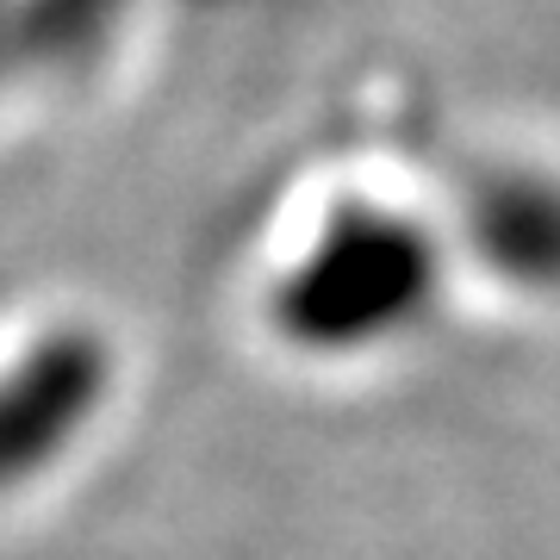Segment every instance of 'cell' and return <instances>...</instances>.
<instances>
[{"label": "cell", "instance_id": "cell-1", "mask_svg": "<svg viewBox=\"0 0 560 560\" xmlns=\"http://www.w3.org/2000/svg\"><path fill=\"white\" fill-rule=\"evenodd\" d=\"M442 293V237L386 200H337L268 293V324L300 355H368L411 337Z\"/></svg>", "mask_w": 560, "mask_h": 560}, {"label": "cell", "instance_id": "cell-2", "mask_svg": "<svg viewBox=\"0 0 560 560\" xmlns=\"http://www.w3.org/2000/svg\"><path fill=\"white\" fill-rule=\"evenodd\" d=\"M106 349L88 330L44 337L20 368L0 381V492L38 480L57 455L75 448V436L106 405Z\"/></svg>", "mask_w": 560, "mask_h": 560}, {"label": "cell", "instance_id": "cell-3", "mask_svg": "<svg viewBox=\"0 0 560 560\" xmlns=\"http://www.w3.org/2000/svg\"><path fill=\"white\" fill-rule=\"evenodd\" d=\"M460 237L492 268V280L523 293H560V175L555 168H486L467 187Z\"/></svg>", "mask_w": 560, "mask_h": 560}]
</instances>
